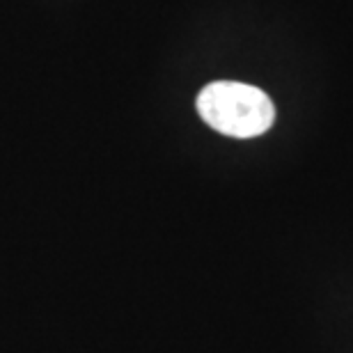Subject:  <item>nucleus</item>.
Listing matches in <instances>:
<instances>
[{
  "instance_id": "1",
  "label": "nucleus",
  "mask_w": 353,
  "mask_h": 353,
  "mask_svg": "<svg viewBox=\"0 0 353 353\" xmlns=\"http://www.w3.org/2000/svg\"><path fill=\"white\" fill-rule=\"evenodd\" d=\"M197 112L211 129L230 138H257L275 122V105L248 83L216 81L197 94Z\"/></svg>"
}]
</instances>
